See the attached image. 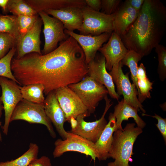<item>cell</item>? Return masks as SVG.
<instances>
[{
    "mask_svg": "<svg viewBox=\"0 0 166 166\" xmlns=\"http://www.w3.org/2000/svg\"><path fill=\"white\" fill-rule=\"evenodd\" d=\"M38 14L35 16L20 15L17 17L19 33L18 41L33 26Z\"/></svg>",
    "mask_w": 166,
    "mask_h": 166,
    "instance_id": "1f68e13d",
    "label": "cell"
},
{
    "mask_svg": "<svg viewBox=\"0 0 166 166\" xmlns=\"http://www.w3.org/2000/svg\"><path fill=\"white\" fill-rule=\"evenodd\" d=\"M121 0H101V12L111 15L116 12L121 2Z\"/></svg>",
    "mask_w": 166,
    "mask_h": 166,
    "instance_id": "d6a6232c",
    "label": "cell"
},
{
    "mask_svg": "<svg viewBox=\"0 0 166 166\" xmlns=\"http://www.w3.org/2000/svg\"><path fill=\"white\" fill-rule=\"evenodd\" d=\"M37 13L68 7L82 8L86 6L85 0H24Z\"/></svg>",
    "mask_w": 166,
    "mask_h": 166,
    "instance_id": "ffe728a7",
    "label": "cell"
},
{
    "mask_svg": "<svg viewBox=\"0 0 166 166\" xmlns=\"http://www.w3.org/2000/svg\"><path fill=\"white\" fill-rule=\"evenodd\" d=\"M0 33L12 35L17 41L19 35L17 17L0 14Z\"/></svg>",
    "mask_w": 166,
    "mask_h": 166,
    "instance_id": "83f0119b",
    "label": "cell"
},
{
    "mask_svg": "<svg viewBox=\"0 0 166 166\" xmlns=\"http://www.w3.org/2000/svg\"><path fill=\"white\" fill-rule=\"evenodd\" d=\"M16 51V47L11 49L6 55L0 59V77H6L18 84L11 69V62Z\"/></svg>",
    "mask_w": 166,
    "mask_h": 166,
    "instance_id": "f1b7e54d",
    "label": "cell"
},
{
    "mask_svg": "<svg viewBox=\"0 0 166 166\" xmlns=\"http://www.w3.org/2000/svg\"><path fill=\"white\" fill-rule=\"evenodd\" d=\"M123 66L121 61L115 65L109 73L112 77L114 83L116 85L117 93L120 96L122 95L124 101L128 104L145 113V110L138 98V92L136 86L130 82L129 73L125 74L122 70Z\"/></svg>",
    "mask_w": 166,
    "mask_h": 166,
    "instance_id": "52a82bcc",
    "label": "cell"
},
{
    "mask_svg": "<svg viewBox=\"0 0 166 166\" xmlns=\"http://www.w3.org/2000/svg\"><path fill=\"white\" fill-rule=\"evenodd\" d=\"M42 24V21L38 15L32 27L18 41L15 58L19 59L31 53L42 54L40 37Z\"/></svg>",
    "mask_w": 166,
    "mask_h": 166,
    "instance_id": "4fadbf2b",
    "label": "cell"
},
{
    "mask_svg": "<svg viewBox=\"0 0 166 166\" xmlns=\"http://www.w3.org/2000/svg\"><path fill=\"white\" fill-rule=\"evenodd\" d=\"M87 75L98 83L104 85L107 89L111 98L118 101L119 96L116 91L112 78L108 72L105 67V60L102 55L97 56L88 64Z\"/></svg>",
    "mask_w": 166,
    "mask_h": 166,
    "instance_id": "5bb4252c",
    "label": "cell"
},
{
    "mask_svg": "<svg viewBox=\"0 0 166 166\" xmlns=\"http://www.w3.org/2000/svg\"><path fill=\"white\" fill-rule=\"evenodd\" d=\"M109 120L106 126L98 140L95 143L99 153L98 159L99 160H105L108 158V154L113 141L116 120L112 113H110Z\"/></svg>",
    "mask_w": 166,
    "mask_h": 166,
    "instance_id": "44dd1931",
    "label": "cell"
},
{
    "mask_svg": "<svg viewBox=\"0 0 166 166\" xmlns=\"http://www.w3.org/2000/svg\"><path fill=\"white\" fill-rule=\"evenodd\" d=\"M158 61L157 71L162 81L166 78V47L160 44L155 48Z\"/></svg>",
    "mask_w": 166,
    "mask_h": 166,
    "instance_id": "f546056e",
    "label": "cell"
},
{
    "mask_svg": "<svg viewBox=\"0 0 166 166\" xmlns=\"http://www.w3.org/2000/svg\"><path fill=\"white\" fill-rule=\"evenodd\" d=\"M138 98L142 104L146 99L151 98L150 91L153 83L147 77L146 69L143 63L138 66L137 74Z\"/></svg>",
    "mask_w": 166,
    "mask_h": 166,
    "instance_id": "603a6c76",
    "label": "cell"
},
{
    "mask_svg": "<svg viewBox=\"0 0 166 166\" xmlns=\"http://www.w3.org/2000/svg\"><path fill=\"white\" fill-rule=\"evenodd\" d=\"M4 110L3 106L2 104V101L1 100L0 97V118L1 117L2 114V111ZM2 125V122L0 121V127ZM2 137L1 136V134L0 130V141H2Z\"/></svg>",
    "mask_w": 166,
    "mask_h": 166,
    "instance_id": "f35d334b",
    "label": "cell"
},
{
    "mask_svg": "<svg viewBox=\"0 0 166 166\" xmlns=\"http://www.w3.org/2000/svg\"><path fill=\"white\" fill-rule=\"evenodd\" d=\"M17 41L12 35L0 33V59L5 56L12 48L16 47Z\"/></svg>",
    "mask_w": 166,
    "mask_h": 166,
    "instance_id": "4dcf8cb0",
    "label": "cell"
},
{
    "mask_svg": "<svg viewBox=\"0 0 166 166\" xmlns=\"http://www.w3.org/2000/svg\"><path fill=\"white\" fill-rule=\"evenodd\" d=\"M9 0H0V7L5 12L7 11V6Z\"/></svg>",
    "mask_w": 166,
    "mask_h": 166,
    "instance_id": "74e56055",
    "label": "cell"
},
{
    "mask_svg": "<svg viewBox=\"0 0 166 166\" xmlns=\"http://www.w3.org/2000/svg\"><path fill=\"white\" fill-rule=\"evenodd\" d=\"M7 10L18 17L20 15L35 16L38 14L24 0H9Z\"/></svg>",
    "mask_w": 166,
    "mask_h": 166,
    "instance_id": "484cf974",
    "label": "cell"
},
{
    "mask_svg": "<svg viewBox=\"0 0 166 166\" xmlns=\"http://www.w3.org/2000/svg\"><path fill=\"white\" fill-rule=\"evenodd\" d=\"M0 86L2 94L0 97L5 112V123L2 126L3 133L8 134L10 120L12 113L17 105L23 99L17 83L6 77H0Z\"/></svg>",
    "mask_w": 166,
    "mask_h": 166,
    "instance_id": "30bf717a",
    "label": "cell"
},
{
    "mask_svg": "<svg viewBox=\"0 0 166 166\" xmlns=\"http://www.w3.org/2000/svg\"><path fill=\"white\" fill-rule=\"evenodd\" d=\"M28 166H52V165L49 158L43 156L33 160Z\"/></svg>",
    "mask_w": 166,
    "mask_h": 166,
    "instance_id": "e575fe53",
    "label": "cell"
},
{
    "mask_svg": "<svg viewBox=\"0 0 166 166\" xmlns=\"http://www.w3.org/2000/svg\"><path fill=\"white\" fill-rule=\"evenodd\" d=\"M136 109L125 102L122 99L118 101L114 107L113 113L116 120L115 131L122 129L121 124L124 121H128L130 118H133L137 125V127L143 129L146 126V123L139 116Z\"/></svg>",
    "mask_w": 166,
    "mask_h": 166,
    "instance_id": "7402d4cb",
    "label": "cell"
},
{
    "mask_svg": "<svg viewBox=\"0 0 166 166\" xmlns=\"http://www.w3.org/2000/svg\"><path fill=\"white\" fill-rule=\"evenodd\" d=\"M57 101L64 112L66 121L72 117L76 119L80 115L90 114L81 99L68 86L60 88L55 91Z\"/></svg>",
    "mask_w": 166,
    "mask_h": 166,
    "instance_id": "7c38bea8",
    "label": "cell"
},
{
    "mask_svg": "<svg viewBox=\"0 0 166 166\" xmlns=\"http://www.w3.org/2000/svg\"><path fill=\"white\" fill-rule=\"evenodd\" d=\"M23 99L33 103L43 104L45 100L44 86L41 84H32L20 86Z\"/></svg>",
    "mask_w": 166,
    "mask_h": 166,
    "instance_id": "cb8c5ba5",
    "label": "cell"
},
{
    "mask_svg": "<svg viewBox=\"0 0 166 166\" xmlns=\"http://www.w3.org/2000/svg\"><path fill=\"white\" fill-rule=\"evenodd\" d=\"M166 30V7L159 0H144L137 18L120 38L128 50L143 57L160 44Z\"/></svg>",
    "mask_w": 166,
    "mask_h": 166,
    "instance_id": "7a4b0ae2",
    "label": "cell"
},
{
    "mask_svg": "<svg viewBox=\"0 0 166 166\" xmlns=\"http://www.w3.org/2000/svg\"><path fill=\"white\" fill-rule=\"evenodd\" d=\"M45 113L53 123L59 135L63 140L69 136V132L64 128V124L66 120L65 115L57 99L55 91L47 95L44 102Z\"/></svg>",
    "mask_w": 166,
    "mask_h": 166,
    "instance_id": "e0dca14e",
    "label": "cell"
},
{
    "mask_svg": "<svg viewBox=\"0 0 166 166\" xmlns=\"http://www.w3.org/2000/svg\"><path fill=\"white\" fill-rule=\"evenodd\" d=\"M98 51L105 59L106 69L110 71L114 65L121 61L128 50L120 36L113 31L107 42Z\"/></svg>",
    "mask_w": 166,
    "mask_h": 166,
    "instance_id": "2e32d148",
    "label": "cell"
},
{
    "mask_svg": "<svg viewBox=\"0 0 166 166\" xmlns=\"http://www.w3.org/2000/svg\"><path fill=\"white\" fill-rule=\"evenodd\" d=\"M134 123L127 124L124 128L115 131L112 144L108 154V158L114 160L108 166H130V159L133 155V146L142 129L135 127Z\"/></svg>",
    "mask_w": 166,
    "mask_h": 166,
    "instance_id": "3957f363",
    "label": "cell"
},
{
    "mask_svg": "<svg viewBox=\"0 0 166 166\" xmlns=\"http://www.w3.org/2000/svg\"><path fill=\"white\" fill-rule=\"evenodd\" d=\"M11 66L20 85L42 84L46 95L58 88L79 82L88 72L83 50L70 36L46 54L31 53L19 59L13 58Z\"/></svg>",
    "mask_w": 166,
    "mask_h": 166,
    "instance_id": "6da1fadb",
    "label": "cell"
},
{
    "mask_svg": "<svg viewBox=\"0 0 166 166\" xmlns=\"http://www.w3.org/2000/svg\"><path fill=\"white\" fill-rule=\"evenodd\" d=\"M38 14L44 26L45 43L42 53L45 54L54 50L59 42L65 40L69 37L65 32L63 25L59 20L44 11L40 12Z\"/></svg>",
    "mask_w": 166,
    "mask_h": 166,
    "instance_id": "9c48e42d",
    "label": "cell"
},
{
    "mask_svg": "<svg viewBox=\"0 0 166 166\" xmlns=\"http://www.w3.org/2000/svg\"><path fill=\"white\" fill-rule=\"evenodd\" d=\"M83 21L79 34L97 36L104 33L111 34L114 31L113 22L115 12L107 15L93 10L87 6L82 8Z\"/></svg>",
    "mask_w": 166,
    "mask_h": 166,
    "instance_id": "5b68a950",
    "label": "cell"
},
{
    "mask_svg": "<svg viewBox=\"0 0 166 166\" xmlns=\"http://www.w3.org/2000/svg\"><path fill=\"white\" fill-rule=\"evenodd\" d=\"M142 116L151 117L156 118L158 121V123L156 124L164 139L165 143L166 142V119L163 118L160 116L155 114L153 116L144 113L142 114Z\"/></svg>",
    "mask_w": 166,
    "mask_h": 166,
    "instance_id": "836d02e7",
    "label": "cell"
},
{
    "mask_svg": "<svg viewBox=\"0 0 166 166\" xmlns=\"http://www.w3.org/2000/svg\"><path fill=\"white\" fill-rule=\"evenodd\" d=\"M139 13L125 1L115 12L113 31L120 37L122 36L135 21Z\"/></svg>",
    "mask_w": 166,
    "mask_h": 166,
    "instance_id": "d6986e66",
    "label": "cell"
},
{
    "mask_svg": "<svg viewBox=\"0 0 166 166\" xmlns=\"http://www.w3.org/2000/svg\"><path fill=\"white\" fill-rule=\"evenodd\" d=\"M44 11L61 21L64 28L67 30H79L82 25L83 16L81 8L68 7L57 10L49 9Z\"/></svg>",
    "mask_w": 166,
    "mask_h": 166,
    "instance_id": "ac0fdd59",
    "label": "cell"
},
{
    "mask_svg": "<svg viewBox=\"0 0 166 166\" xmlns=\"http://www.w3.org/2000/svg\"><path fill=\"white\" fill-rule=\"evenodd\" d=\"M18 120H23L30 124H43L46 126L51 137H56L52 123L45 113L44 104L34 103L23 99L15 107L10 122Z\"/></svg>",
    "mask_w": 166,
    "mask_h": 166,
    "instance_id": "8992f818",
    "label": "cell"
},
{
    "mask_svg": "<svg viewBox=\"0 0 166 166\" xmlns=\"http://www.w3.org/2000/svg\"><path fill=\"white\" fill-rule=\"evenodd\" d=\"M105 101V106L101 117L99 120L92 122H86L84 118L90 115L85 113L78 116L76 119L77 121L76 126L71 129V132L78 135L94 143L98 139L108 122L105 117L112 106L111 100L106 96L104 99Z\"/></svg>",
    "mask_w": 166,
    "mask_h": 166,
    "instance_id": "8fae6325",
    "label": "cell"
},
{
    "mask_svg": "<svg viewBox=\"0 0 166 166\" xmlns=\"http://www.w3.org/2000/svg\"><path fill=\"white\" fill-rule=\"evenodd\" d=\"M125 1L135 10L139 12L144 0H126Z\"/></svg>",
    "mask_w": 166,
    "mask_h": 166,
    "instance_id": "8d00e7d4",
    "label": "cell"
},
{
    "mask_svg": "<svg viewBox=\"0 0 166 166\" xmlns=\"http://www.w3.org/2000/svg\"><path fill=\"white\" fill-rule=\"evenodd\" d=\"M142 57L138 53L133 50H128L121 62L123 66H127L129 69L131 73V79L133 83L136 86L137 90V74L138 67V62L141 60Z\"/></svg>",
    "mask_w": 166,
    "mask_h": 166,
    "instance_id": "4316f807",
    "label": "cell"
},
{
    "mask_svg": "<svg viewBox=\"0 0 166 166\" xmlns=\"http://www.w3.org/2000/svg\"><path fill=\"white\" fill-rule=\"evenodd\" d=\"M39 147L35 143H30L29 148L17 158L0 162V166H28L32 161L38 158Z\"/></svg>",
    "mask_w": 166,
    "mask_h": 166,
    "instance_id": "d4e9b609",
    "label": "cell"
},
{
    "mask_svg": "<svg viewBox=\"0 0 166 166\" xmlns=\"http://www.w3.org/2000/svg\"><path fill=\"white\" fill-rule=\"evenodd\" d=\"M68 87L78 96L90 114L94 112L99 102L108 94L104 85L98 83L88 75Z\"/></svg>",
    "mask_w": 166,
    "mask_h": 166,
    "instance_id": "277c9868",
    "label": "cell"
},
{
    "mask_svg": "<svg viewBox=\"0 0 166 166\" xmlns=\"http://www.w3.org/2000/svg\"><path fill=\"white\" fill-rule=\"evenodd\" d=\"M86 6L92 9L98 11L101 9V0H85Z\"/></svg>",
    "mask_w": 166,
    "mask_h": 166,
    "instance_id": "d590c367",
    "label": "cell"
},
{
    "mask_svg": "<svg viewBox=\"0 0 166 166\" xmlns=\"http://www.w3.org/2000/svg\"><path fill=\"white\" fill-rule=\"evenodd\" d=\"M55 148L53 152L54 158L58 157L64 153L74 151L90 156L95 161L99 158L98 152L95 143L78 135L69 132L65 140L57 139L54 142Z\"/></svg>",
    "mask_w": 166,
    "mask_h": 166,
    "instance_id": "ba28073f",
    "label": "cell"
},
{
    "mask_svg": "<svg viewBox=\"0 0 166 166\" xmlns=\"http://www.w3.org/2000/svg\"><path fill=\"white\" fill-rule=\"evenodd\" d=\"M65 33L74 38L84 53L85 61L88 64L96 56L97 51L104 43L108 40L110 34L104 33L97 36L83 35L65 30Z\"/></svg>",
    "mask_w": 166,
    "mask_h": 166,
    "instance_id": "9a60e30c",
    "label": "cell"
}]
</instances>
